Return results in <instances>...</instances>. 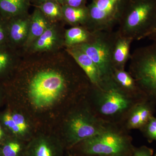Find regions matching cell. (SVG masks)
<instances>
[{
    "label": "cell",
    "mask_w": 156,
    "mask_h": 156,
    "mask_svg": "<svg viewBox=\"0 0 156 156\" xmlns=\"http://www.w3.org/2000/svg\"><path fill=\"white\" fill-rule=\"evenodd\" d=\"M66 52L74 58L93 86L98 87L102 85L100 73L96 65L83 50L73 46L67 47Z\"/></svg>",
    "instance_id": "10"
},
{
    "label": "cell",
    "mask_w": 156,
    "mask_h": 156,
    "mask_svg": "<svg viewBox=\"0 0 156 156\" xmlns=\"http://www.w3.org/2000/svg\"><path fill=\"white\" fill-rule=\"evenodd\" d=\"M60 147L50 140L39 138L30 144L26 156H60Z\"/></svg>",
    "instance_id": "15"
},
{
    "label": "cell",
    "mask_w": 156,
    "mask_h": 156,
    "mask_svg": "<svg viewBox=\"0 0 156 156\" xmlns=\"http://www.w3.org/2000/svg\"><path fill=\"white\" fill-rule=\"evenodd\" d=\"M134 40L116 31L112 49V63L115 69L125 70L131 56L130 50Z\"/></svg>",
    "instance_id": "11"
},
{
    "label": "cell",
    "mask_w": 156,
    "mask_h": 156,
    "mask_svg": "<svg viewBox=\"0 0 156 156\" xmlns=\"http://www.w3.org/2000/svg\"><path fill=\"white\" fill-rule=\"evenodd\" d=\"M155 32H156V23L155 26V27H154V28L153 31L152 33V34L154 33H155Z\"/></svg>",
    "instance_id": "33"
},
{
    "label": "cell",
    "mask_w": 156,
    "mask_h": 156,
    "mask_svg": "<svg viewBox=\"0 0 156 156\" xmlns=\"http://www.w3.org/2000/svg\"><path fill=\"white\" fill-rule=\"evenodd\" d=\"M51 25L48 19L38 9L35 11L30 19L28 37L24 45L29 47Z\"/></svg>",
    "instance_id": "14"
},
{
    "label": "cell",
    "mask_w": 156,
    "mask_h": 156,
    "mask_svg": "<svg viewBox=\"0 0 156 156\" xmlns=\"http://www.w3.org/2000/svg\"><path fill=\"white\" fill-rule=\"evenodd\" d=\"M115 34L114 31L95 32L89 42L75 46L83 50L96 65L102 84L113 79L112 49Z\"/></svg>",
    "instance_id": "5"
},
{
    "label": "cell",
    "mask_w": 156,
    "mask_h": 156,
    "mask_svg": "<svg viewBox=\"0 0 156 156\" xmlns=\"http://www.w3.org/2000/svg\"><path fill=\"white\" fill-rule=\"evenodd\" d=\"M154 156H156V154H155L154 155Z\"/></svg>",
    "instance_id": "34"
},
{
    "label": "cell",
    "mask_w": 156,
    "mask_h": 156,
    "mask_svg": "<svg viewBox=\"0 0 156 156\" xmlns=\"http://www.w3.org/2000/svg\"><path fill=\"white\" fill-rule=\"evenodd\" d=\"M63 18L74 26L85 27L89 19L88 9L83 7L73 8L64 5L62 7Z\"/></svg>",
    "instance_id": "18"
},
{
    "label": "cell",
    "mask_w": 156,
    "mask_h": 156,
    "mask_svg": "<svg viewBox=\"0 0 156 156\" xmlns=\"http://www.w3.org/2000/svg\"><path fill=\"white\" fill-rule=\"evenodd\" d=\"M14 49L9 45L0 48V76L5 74L15 63Z\"/></svg>",
    "instance_id": "20"
},
{
    "label": "cell",
    "mask_w": 156,
    "mask_h": 156,
    "mask_svg": "<svg viewBox=\"0 0 156 156\" xmlns=\"http://www.w3.org/2000/svg\"><path fill=\"white\" fill-rule=\"evenodd\" d=\"M30 19L21 15L8 20L9 45L12 48L25 43L28 37Z\"/></svg>",
    "instance_id": "12"
},
{
    "label": "cell",
    "mask_w": 156,
    "mask_h": 156,
    "mask_svg": "<svg viewBox=\"0 0 156 156\" xmlns=\"http://www.w3.org/2000/svg\"><path fill=\"white\" fill-rule=\"evenodd\" d=\"M112 124L104 121L93 110L85 108L72 113L66 124V140L71 148L102 132Z\"/></svg>",
    "instance_id": "6"
},
{
    "label": "cell",
    "mask_w": 156,
    "mask_h": 156,
    "mask_svg": "<svg viewBox=\"0 0 156 156\" xmlns=\"http://www.w3.org/2000/svg\"><path fill=\"white\" fill-rule=\"evenodd\" d=\"M129 73L148 100L156 107V42L131 54Z\"/></svg>",
    "instance_id": "4"
},
{
    "label": "cell",
    "mask_w": 156,
    "mask_h": 156,
    "mask_svg": "<svg viewBox=\"0 0 156 156\" xmlns=\"http://www.w3.org/2000/svg\"><path fill=\"white\" fill-rule=\"evenodd\" d=\"M94 33L84 26L73 27L65 31V44L67 47H70L88 43L92 40Z\"/></svg>",
    "instance_id": "17"
},
{
    "label": "cell",
    "mask_w": 156,
    "mask_h": 156,
    "mask_svg": "<svg viewBox=\"0 0 156 156\" xmlns=\"http://www.w3.org/2000/svg\"><path fill=\"white\" fill-rule=\"evenodd\" d=\"M147 38L151 40H152L154 42H156V32L150 35Z\"/></svg>",
    "instance_id": "29"
},
{
    "label": "cell",
    "mask_w": 156,
    "mask_h": 156,
    "mask_svg": "<svg viewBox=\"0 0 156 156\" xmlns=\"http://www.w3.org/2000/svg\"><path fill=\"white\" fill-rule=\"evenodd\" d=\"M122 0H95L89 7V19L85 27L90 31H112L119 24Z\"/></svg>",
    "instance_id": "8"
},
{
    "label": "cell",
    "mask_w": 156,
    "mask_h": 156,
    "mask_svg": "<svg viewBox=\"0 0 156 156\" xmlns=\"http://www.w3.org/2000/svg\"><path fill=\"white\" fill-rule=\"evenodd\" d=\"M8 20L0 15V48L9 45Z\"/></svg>",
    "instance_id": "24"
},
{
    "label": "cell",
    "mask_w": 156,
    "mask_h": 156,
    "mask_svg": "<svg viewBox=\"0 0 156 156\" xmlns=\"http://www.w3.org/2000/svg\"><path fill=\"white\" fill-rule=\"evenodd\" d=\"M67 79L60 73L53 70L40 72L33 78L29 86V95L38 108L49 106L67 88Z\"/></svg>",
    "instance_id": "7"
},
{
    "label": "cell",
    "mask_w": 156,
    "mask_h": 156,
    "mask_svg": "<svg viewBox=\"0 0 156 156\" xmlns=\"http://www.w3.org/2000/svg\"><path fill=\"white\" fill-rule=\"evenodd\" d=\"M122 125L110 124L102 132L76 146L85 156H106L133 153L132 138Z\"/></svg>",
    "instance_id": "2"
},
{
    "label": "cell",
    "mask_w": 156,
    "mask_h": 156,
    "mask_svg": "<svg viewBox=\"0 0 156 156\" xmlns=\"http://www.w3.org/2000/svg\"><path fill=\"white\" fill-rule=\"evenodd\" d=\"M2 120L4 125L14 134H21L23 132L20 128L17 126L12 118L11 114L6 113L4 115Z\"/></svg>",
    "instance_id": "25"
},
{
    "label": "cell",
    "mask_w": 156,
    "mask_h": 156,
    "mask_svg": "<svg viewBox=\"0 0 156 156\" xmlns=\"http://www.w3.org/2000/svg\"><path fill=\"white\" fill-rule=\"evenodd\" d=\"M113 79L119 87L128 95L140 100H147L134 78L125 69H115Z\"/></svg>",
    "instance_id": "13"
},
{
    "label": "cell",
    "mask_w": 156,
    "mask_h": 156,
    "mask_svg": "<svg viewBox=\"0 0 156 156\" xmlns=\"http://www.w3.org/2000/svg\"><path fill=\"white\" fill-rule=\"evenodd\" d=\"M156 23V0H137L122 14L117 31L134 41H139L152 33Z\"/></svg>",
    "instance_id": "3"
},
{
    "label": "cell",
    "mask_w": 156,
    "mask_h": 156,
    "mask_svg": "<svg viewBox=\"0 0 156 156\" xmlns=\"http://www.w3.org/2000/svg\"><path fill=\"white\" fill-rule=\"evenodd\" d=\"M140 130L149 142L156 141V117H152Z\"/></svg>",
    "instance_id": "22"
},
{
    "label": "cell",
    "mask_w": 156,
    "mask_h": 156,
    "mask_svg": "<svg viewBox=\"0 0 156 156\" xmlns=\"http://www.w3.org/2000/svg\"><path fill=\"white\" fill-rule=\"evenodd\" d=\"M154 150L146 146L140 147H134L133 151V156H153Z\"/></svg>",
    "instance_id": "26"
},
{
    "label": "cell",
    "mask_w": 156,
    "mask_h": 156,
    "mask_svg": "<svg viewBox=\"0 0 156 156\" xmlns=\"http://www.w3.org/2000/svg\"><path fill=\"white\" fill-rule=\"evenodd\" d=\"M155 107L147 100L136 103L128 113L124 122V128L127 130L142 129L154 116Z\"/></svg>",
    "instance_id": "9"
},
{
    "label": "cell",
    "mask_w": 156,
    "mask_h": 156,
    "mask_svg": "<svg viewBox=\"0 0 156 156\" xmlns=\"http://www.w3.org/2000/svg\"><path fill=\"white\" fill-rule=\"evenodd\" d=\"M11 115L17 126L21 129L23 132L24 133L27 129V124L24 117L20 114L17 113L12 114Z\"/></svg>",
    "instance_id": "27"
},
{
    "label": "cell",
    "mask_w": 156,
    "mask_h": 156,
    "mask_svg": "<svg viewBox=\"0 0 156 156\" xmlns=\"http://www.w3.org/2000/svg\"><path fill=\"white\" fill-rule=\"evenodd\" d=\"M28 3V0H0V15L8 20L21 16Z\"/></svg>",
    "instance_id": "19"
},
{
    "label": "cell",
    "mask_w": 156,
    "mask_h": 156,
    "mask_svg": "<svg viewBox=\"0 0 156 156\" xmlns=\"http://www.w3.org/2000/svg\"><path fill=\"white\" fill-rule=\"evenodd\" d=\"M22 150V146L17 141L7 143L3 147L2 153L3 156H18Z\"/></svg>",
    "instance_id": "23"
},
{
    "label": "cell",
    "mask_w": 156,
    "mask_h": 156,
    "mask_svg": "<svg viewBox=\"0 0 156 156\" xmlns=\"http://www.w3.org/2000/svg\"><path fill=\"white\" fill-rule=\"evenodd\" d=\"M92 89L95 107L92 110L101 119L112 124L122 125L133 107L144 101L128 95L113 79L98 87L92 85Z\"/></svg>",
    "instance_id": "1"
},
{
    "label": "cell",
    "mask_w": 156,
    "mask_h": 156,
    "mask_svg": "<svg viewBox=\"0 0 156 156\" xmlns=\"http://www.w3.org/2000/svg\"><path fill=\"white\" fill-rule=\"evenodd\" d=\"M66 3V5L73 7V8H79L82 7L85 0H63Z\"/></svg>",
    "instance_id": "28"
},
{
    "label": "cell",
    "mask_w": 156,
    "mask_h": 156,
    "mask_svg": "<svg viewBox=\"0 0 156 156\" xmlns=\"http://www.w3.org/2000/svg\"><path fill=\"white\" fill-rule=\"evenodd\" d=\"M106 156H133V153L127 154L118 155Z\"/></svg>",
    "instance_id": "32"
},
{
    "label": "cell",
    "mask_w": 156,
    "mask_h": 156,
    "mask_svg": "<svg viewBox=\"0 0 156 156\" xmlns=\"http://www.w3.org/2000/svg\"><path fill=\"white\" fill-rule=\"evenodd\" d=\"M60 42L58 31L55 26L50 25L41 36L31 45L34 52L49 51L55 48Z\"/></svg>",
    "instance_id": "16"
},
{
    "label": "cell",
    "mask_w": 156,
    "mask_h": 156,
    "mask_svg": "<svg viewBox=\"0 0 156 156\" xmlns=\"http://www.w3.org/2000/svg\"><path fill=\"white\" fill-rule=\"evenodd\" d=\"M37 8L48 19L56 20L63 18L62 7L56 2H44L38 6Z\"/></svg>",
    "instance_id": "21"
},
{
    "label": "cell",
    "mask_w": 156,
    "mask_h": 156,
    "mask_svg": "<svg viewBox=\"0 0 156 156\" xmlns=\"http://www.w3.org/2000/svg\"><path fill=\"white\" fill-rule=\"evenodd\" d=\"M40 2L41 3L44 2H48V1H52V2H56L59 3H62L63 2V0H40Z\"/></svg>",
    "instance_id": "30"
},
{
    "label": "cell",
    "mask_w": 156,
    "mask_h": 156,
    "mask_svg": "<svg viewBox=\"0 0 156 156\" xmlns=\"http://www.w3.org/2000/svg\"><path fill=\"white\" fill-rule=\"evenodd\" d=\"M3 135H4V132H3L2 126L0 125V139H2Z\"/></svg>",
    "instance_id": "31"
}]
</instances>
